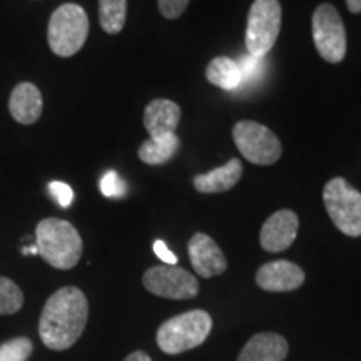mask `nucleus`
Returning <instances> with one entry per match:
<instances>
[{"instance_id":"obj_1","label":"nucleus","mask_w":361,"mask_h":361,"mask_svg":"<svg viewBox=\"0 0 361 361\" xmlns=\"http://www.w3.org/2000/svg\"><path fill=\"white\" fill-rule=\"evenodd\" d=\"M89 318L87 298L79 288L66 286L45 301L39 319L40 340L49 350H69L82 335Z\"/></svg>"},{"instance_id":"obj_2","label":"nucleus","mask_w":361,"mask_h":361,"mask_svg":"<svg viewBox=\"0 0 361 361\" xmlns=\"http://www.w3.org/2000/svg\"><path fill=\"white\" fill-rule=\"evenodd\" d=\"M35 246L47 264L56 269H72L82 256V238L69 221L42 219L35 229Z\"/></svg>"},{"instance_id":"obj_3","label":"nucleus","mask_w":361,"mask_h":361,"mask_svg":"<svg viewBox=\"0 0 361 361\" xmlns=\"http://www.w3.org/2000/svg\"><path fill=\"white\" fill-rule=\"evenodd\" d=\"M213 329V318L204 310L173 316L157 329V346L168 355H179L202 345Z\"/></svg>"},{"instance_id":"obj_4","label":"nucleus","mask_w":361,"mask_h":361,"mask_svg":"<svg viewBox=\"0 0 361 361\" xmlns=\"http://www.w3.org/2000/svg\"><path fill=\"white\" fill-rule=\"evenodd\" d=\"M89 35V17L78 4H64L51 16L47 40L59 57H72L84 47Z\"/></svg>"},{"instance_id":"obj_5","label":"nucleus","mask_w":361,"mask_h":361,"mask_svg":"<svg viewBox=\"0 0 361 361\" xmlns=\"http://www.w3.org/2000/svg\"><path fill=\"white\" fill-rule=\"evenodd\" d=\"M323 202L333 224L343 234L361 236V192L346 179L333 178L323 189Z\"/></svg>"},{"instance_id":"obj_6","label":"nucleus","mask_w":361,"mask_h":361,"mask_svg":"<svg viewBox=\"0 0 361 361\" xmlns=\"http://www.w3.org/2000/svg\"><path fill=\"white\" fill-rule=\"evenodd\" d=\"M279 0H255L247 13L246 49L251 56L264 57L276 44L281 30Z\"/></svg>"},{"instance_id":"obj_7","label":"nucleus","mask_w":361,"mask_h":361,"mask_svg":"<svg viewBox=\"0 0 361 361\" xmlns=\"http://www.w3.org/2000/svg\"><path fill=\"white\" fill-rule=\"evenodd\" d=\"M233 139L239 152L252 164H274L283 154L276 134L255 121H239L233 129Z\"/></svg>"},{"instance_id":"obj_8","label":"nucleus","mask_w":361,"mask_h":361,"mask_svg":"<svg viewBox=\"0 0 361 361\" xmlns=\"http://www.w3.org/2000/svg\"><path fill=\"white\" fill-rule=\"evenodd\" d=\"M313 40L316 51L329 64H340L346 56V30L340 12L331 4H322L313 13Z\"/></svg>"},{"instance_id":"obj_9","label":"nucleus","mask_w":361,"mask_h":361,"mask_svg":"<svg viewBox=\"0 0 361 361\" xmlns=\"http://www.w3.org/2000/svg\"><path fill=\"white\" fill-rule=\"evenodd\" d=\"M142 284L149 293L166 300H192L200 293L196 276L178 264L152 266L144 273Z\"/></svg>"},{"instance_id":"obj_10","label":"nucleus","mask_w":361,"mask_h":361,"mask_svg":"<svg viewBox=\"0 0 361 361\" xmlns=\"http://www.w3.org/2000/svg\"><path fill=\"white\" fill-rule=\"evenodd\" d=\"M300 219L290 209L276 211L271 214L261 228V247L268 252H281L288 250L298 236Z\"/></svg>"},{"instance_id":"obj_11","label":"nucleus","mask_w":361,"mask_h":361,"mask_svg":"<svg viewBox=\"0 0 361 361\" xmlns=\"http://www.w3.org/2000/svg\"><path fill=\"white\" fill-rule=\"evenodd\" d=\"M188 252L194 271L201 278L219 276L228 268V261L221 247L216 245L213 238L204 233H196L189 239Z\"/></svg>"},{"instance_id":"obj_12","label":"nucleus","mask_w":361,"mask_h":361,"mask_svg":"<svg viewBox=\"0 0 361 361\" xmlns=\"http://www.w3.org/2000/svg\"><path fill=\"white\" fill-rule=\"evenodd\" d=\"M305 271L291 261L279 259L261 266L256 273V284L269 293L298 290L305 283Z\"/></svg>"},{"instance_id":"obj_13","label":"nucleus","mask_w":361,"mask_h":361,"mask_svg":"<svg viewBox=\"0 0 361 361\" xmlns=\"http://www.w3.org/2000/svg\"><path fill=\"white\" fill-rule=\"evenodd\" d=\"M44 101L37 85L32 82H20L13 87L8 99V111L17 123L30 126L37 123L42 116Z\"/></svg>"},{"instance_id":"obj_14","label":"nucleus","mask_w":361,"mask_h":361,"mask_svg":"<svg viewBox=\"0 0 361 361\" xmlns=\"http://www.w3.org/2000/svg\"><path fill=\"white\" fill-rule=\"evenodd\" d=\"M179 121V106L168 99H154L144 109V128L149 133V137L174 134Z\"/></svg>"},{"instance_id":"obj_15","label":"nucleus","mask_w":361,"mask_h":361,"mask_svg":"<svg viewBox=\"0 0 361 361\" xmlns=\"http://www.w3.org/2000/svg\"><path fill=\"white\" fill-rule=\"evenodd\" d=\"M288 350V341L278 333H258L243 346L238 361H284Z\"/></svg>"},{"instance_id":"obj_16","label":"nucleus","mask_w":361,"mask_h":361,"mask_svg":"<svg viewBox=\"0 0 361 361\" xmlns=\"http://www.w3.org/2000/svg\"><path fill=\"white\" fill-rule=\"evenodd\" d=\"M243 176V164L241 161L234 159L228 161L221 168H216L209 173L197 174L192 179L194 188L202 194H216V192H224L233 189L238 184V180Z\"/></svg>"},{"instance_id":"obj_17","label":"nucleus","mask_w":361,"mask_h":361,"mask_svg":"<svg viewBox=\"0 0 361 361\" xmlns=\"http://www.w3.org/2000/svg\"><path fill=\"white\" fill-rule=\"evenodd\" d=\"M180 141L178 134H164L157 137H149L142 146L139 147V159L149 166H161L173 159L176 152L179 151Z\"/></svg>"},{"instance_id":"obj_18","label":"nucleus","mask_w":361,"mask_h":361,"mask_svg":"<svg viewBox=\"0 0 361 361\" xmlns=\"http://www.w3.org/2000/svg\"><path fill=\"white\" fill-rule=\"evenodd\" d=\"M206 79L223 90H234L243 84L241 69L238 62L229 57H216L206 69Z\"/></svg>"},{"instance_id":"obj_19","label":"nucleus","mask_w":361,"mask_h":361,"mask_svg":"<svg viewBox=\"0 0 361 361\" xmlns=\"http://www.w3.org/2000/svg\"><path fill=\"white\" fill-rule=\"evenodd\" d=\"M128 0H99V22L104 32L116 35L124 29Z\"/></svg>"},{"instance_id":"obj_20","label":"nucleus","mask_w":361,"mask_h":361,"mask_svg":"<svg viewBox=\"0 0 361 361\" xmlns=\"http://www.w3.org/2000/svg\"><path fill=\"white\" fill-rule=\"evenodd\" d=\"M24 306V293L12 279L0 276V314H13Z\"/></svg>"},{"instance_id":"obj_21","label":"nucleus","mask_w":361,"mask_h":361,"mask_svg":"<svg viewBox=\"0 0 361 361\" xmlns=\"http://www.w3.org/2000/svg\"><path fill=\"white\" fill-rule=\"evenodd\" d=\"M32 341L29 338H12L0 345V361H27L32 355Z\"/></svg>"},{"instance_id":"obj_22","label":"nucleus","mask_w":361,"mask_h":361,"mask_svg":"<svg viewBox=\"0 0 361 361\" xmlns=\"http://www.w3.org/2000/svg\"><path fill=\"white\" fill-rule=\"evenodd\" d=\"M101 192L106 197H124L126 183L116 171H107L101 179Z\"/></svg>"},{"instance_id":"obj_23","label":"nucleus","mask_w":361,"mask_h":361,"mask_svg":"<svg viewBox=\"0 0 361 361\" xmlns=\"http://www.w3.org/2000/svg\"><path fill=\"white\" fill-rule=\"evenodd\" d=\"M239 69H241V79L243 82H247V80L256 79L261 74L264 67V59L256 57V56H246L241 59V62H238Z\"/></svg>"},{"instance_id":"obj_24","label":"nucleus","mask_w":361,"mask_h":361,"mask_svg":"<svg viewBox=\"0 0 361 361\" xmlns=\"http://www.w3.org/2000/svg\"><path fill=\"white\" fill-rule=\"evenodd\" d=\"M49 191H51L52 197L57 201V204L61 207H69L74 200V191L69 184L62 183V180H52L49 184Z\"/></svg>"},{"instance_id":"obj_25","label":"nucleus","mask_w":361,"mask_h":361,"mask_svg":"<svg viewBox=\"0 0 361 361\" xmlns=\"http://www.w3.org/2000/svg\"><path fill=\"white\" fill-rule=\"evenodd\" d=\"M189 2L191 0H157V6H159V12L166 19L173 20L183 16L189 6Z\"/></svg>"},{"instance_id":"obj_26","label":"nucleus","mask_w":361,"mask_h":361,"mask_svg":"<svg viewBox=\"0 0 361 361\" xmlns=\"http://www.w3.org/2000/svg\"><path fill=\"white\" fill-rule=\"evenodd\" d=\"M152 247H154L156 256L162 261V263L171 264V266L178 264V256H176L174 252L169 250L168 245H166L164 241H161V239H159V241L154 243V246H152Z\"/></svg>"},{"instance_id":"obj_27","label":"nucleus","mask_w":361,"mask_h":361,"mask_svg":"<svg viewBox=\"0 0 361 361\" xmlns=\"http://www.w3.org/2000/svg\"><path fill=\"white\" fill-rule=\"evenodd\" d=\"M124 361H152V360L151 356L144 353V351H134V353H130Z\"/></svg>"},{"instance_id":"obj_28","label":"nucleus","mask_w":361,"mask_h":361,"mask_svg":"<svg viewBox=\"0 0 361 361\" xmlns=\"http://www.w3.org/2000/svg\"><path fill=\"white\" fill-rule=\"evenodd\" d=\"M346 6H348V11L353 13L361 12V0H346Z\"/></svg>"},{"instance_id":"obj_29","label":"nucleus","mask_w":361,"mask_h":361,"mask_svg":"<svg viewBox=\"0 0 361 361\" xmlns=\"http://www.w3.org/2000/svg\"><path fill=\"white\" fill-rule=\"evenodd\" d=\"M24 255H39V250H37V246L24 247Z\"/></svg>"}]
</instances>
